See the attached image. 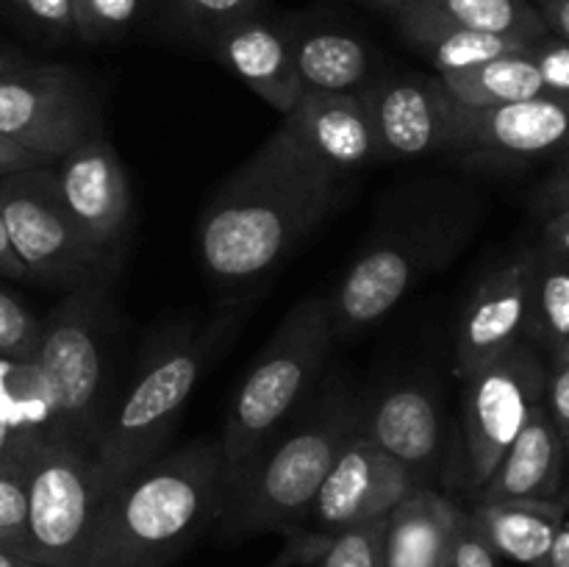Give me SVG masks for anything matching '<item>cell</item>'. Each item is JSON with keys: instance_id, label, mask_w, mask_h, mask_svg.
<instances>
[{"instance_id": "6da1fadb", "label": "cell", "mask_w": 569, "mask_h": 567, "mask_svg": "<svg viewBox=\"0 0 569 567\" xmlns=\"http://www.w3.org/2000/svg\"><path fill=\"white\" fill-rule=\"evenodd\" d=\"M342 181L278 128L211 195L198 222V253L220 287H248L276 270L342 200Z\"/></svg>"}, {"instance_id": "7a4b0ae2", "label": "cell", "mask_w": 569, "mask_h": 567, "mask_svg": "<svg viewBox=\"0 0 569 567\" xmlns=\"http://www.w3.org/2000/svg\"><path fill=\"white\" fill-rule=\"evenodd\" d=\"M222 495L217 439L159 454L109 489L81 567H167L220 520Z\"/></svg>"}, {"instance_id": "3957f363", "label": "cell", "mask_w": 569, "mask_h": 567, "mask_svg": "<svg viewBox=\"0 0 569 567\" xmlns=\"http://www.w3.org/2000/svg\"><path fill=\"white\" fill-rule=\"evenodd\" d=\"M356 417L359 409L345 392H328L309 409L295 411L226 478L220 523L228 537L300 531Z\"/></svg>"}, {"instance_id": "277c9868", "label": "cell", "mask_w": 569, "mask_h": 567, "mask_svg": "<svg viewBox=\"0 0 569 567\" xmlns=\"http://www.w3.org/2000/svg\"><path fill=\"white\" fill-rule=\"evenodd\" d=\"M328 298H306L292 306L259 359L239 384L226 426L220 454L226 478L233 476L278 428L292 420L320 376L333 345Z\"/></svg>"}, {"instance_id": "5b68a950", "label": "cell", "mask_w": 569, "mask_h": 567, "mask_svg": "<svg viewBox=\"0 0 569 567\" xmlns=\"http://www.w3.org/2000/svg\"><path fill=\"white\" fill-rule=\"evenodd\" d=\"M106 309L109 281L70 289L42 320L31 365L50 406V437L94 456L106 428Z\"/></svg>"}, {"instance_id": "8992f818", "label": "cell", "mask_w": 569, "mask_h": 567, "mask_svg": "<svg viewBox=\"0 0 569 567\" xmlns=\"http://www.w3.org/2000/svg\"><path fill=\"white\" fill-rule=\"evenodd\" d=\"M209 354L211 337L187 328L161 334L144 354L128 392L106 417L103 437L94 450V467L106 495L161 454L203 376Z\"/></svg>"}, {"instance_id": "52a82bcc", "label": "cell", "mask_w": 569, "mask_h": 567, "mask_svg": "<svg viewBox=\"0 0 569 567\" xmlns=\"http://www.w3.org/2000/svg\"><path fill=\"white\" fill-rule=\"evenodd\" d=\"M0 215L26 278L44 287L111 281L117 265L83 239L64 209L53 165L0 176Z\"/></svg>"}, {"instance_id": "ba28073f", "label": "cell", "mask_w": 569, "mask_h": 567, "mask_svg": "<svg viewBox=\"0 0 569 567\" xmlns=\"http://www.w3.org/2000/svg\"><path fill=\"white\" fill-rule=\"evenodd\" d=\"M106 493L94 456L42 437L28 467V559L81 567Z\"/></svg>"}, {"instance_id": "9c48e42d", "label": "cell", "mask_w": 569, "mask_h": 567, "mask_svg": "<svg viewBox=\"0 0 569 567\" xmlns=\"http://www.w3.org/2000/svg\"><path fill=\"white\" fill-rule=\"evenodd\" d=\"M98 133V106L70 67L31 61L0 78V137L44 165Z\"/></svg>"}, {"instance_id": "30bf717a", "label": "cell", "mask_w": 569, "mask_h": 567, "mask_svg": "<svg viewBox=\"0 0 569 567\" xmlns=\"http://www.w3.org/2000/svg\"><path fill=\"white\" fill-rule=\"evenodd\" d=\"M548 370L517 342L465 378V484L481 493L498 461L545 400Z\"/></svg>"}, {"instance_id": "8fae6325", "label": "cell", "mask_w": 569, "mask_h": 567, "mask_svg": "<svg viewBox=\"0 0 569 567\" xmlns=\"http://www.w3.org/2000/svg\"><path fill=\"white\" fill-rule=\"evenodd\" d=\"M417 487L422 484L409 467L383 454L353 428L339 445L337 459L317 489L303 528L331 537L342 528L387 517Z\"/></svg>"}, {"instance_id": "7c38bea8", "label": "cell", "mask_w": 569, "mask_h": 567, "mask_svg": "<svg viewBox=\"0 0 569 567\" xmlns=\"http://www.w3.org/2000/svg\"><path fill=\"white\" fill-rule=\"evenodd\" d=\"M53 167L70 220L92 248L120 267L131 228L133 195L114 145L98 133Z\"/></svg>"}, {"instance_id": "4fadbf2b", "label": "cell", "mask_w": 569, "mask_h": 567, "mask_svg": "<svg viewBox=\"0 0 569 567\" xmlns=\"http://www.w3.org/2000/svg\"><path fill=\"white\" fill-rule=\"evenodd\" d=\"M448 150L476 159L569 153V98L539 94L503 106H459L453 100Z\"/></svg>"}, {"instance_id": "5bb4252c", "label": "cell", "mask_w": 569, "mask_h": 567, "mask_svg": "<svg viewBox=\"0 0 569 567\" xmlns=\"http://www.w3.org/2000/svg\"><path fill=\"white\" fill-rule=\"evenodd\" d=\"M437 245L439 239L428 233H392L372 242L328 298L333 337L367 331L398 309L406 292L433 265Z\"/></svg>"}, {"instance_id": "9a60e30c", "label": "cell", "mask_w": 569, "mask_h": 567, "mask_svg": "<svg viewBox=\"0 0 569 567\" xmlns=\"http://www.w3.org/2000/svg\"><path fill=\"white\" fill-rule=\"evenodd\" d=\"M376 126L381 159H422L448 150L453 98L442 78L395 76L361 92Z\"/></svg>"}, {"instance_id": "2e32d148", "label": "cell", "mask_w": 569, "mask_h": 567, "mask_svg": "<svg viewBox=\"0 0 569 567\" xmlns=\"http://www.w3.org/2000/svg\"><path fill=\"white\" fill-rule=\"evenodd\" d=\"M537 253H522L476 287L456 328V372L467 378L520 342L528 326Z\"/></svg>"}, {"instance_id": "e0dca14e", "label": "cell", "mask_w": 569, "mask_h": 567, "mask_svg": "<svg viewBox=\"0 0 569 567\" xmlns=\"http://www.w3.org/2000/svg\"><path fill=\"white\" fill-rule=\"evenodd\" d=\"M278 128L339 181L381 159L376 126L361 92H303Z\"/></svg>"}, {"instance_id": "ac0fdd59", "label": "cell", "mask_w": 569, "mask_h": 567, "mask_svg": "<svg viewBox=\"0 0 569 567\" xmlns=\"http://www.w3.org/2000/svg\"><path fill=\"white\" fill-rule=\"evenodd\" d=\"M356 431L409 467L422 484L442 448V409L433 389L417 381L395 384L367 409H359Z\"/></svg>"}, {"instance_id": "d6986e66", "label": "cell", "mask_w": 569, "mask_h": 567, "mask_svg": "<svg viewBox=\"0 0 569 567\" xmlns=\"http://www.w3.org/2000/svg\"><path fill=\"white\" fill-rule=\"evenodd\" d=\"M209 42L217 61L281 115H287L303 94L300 78L295 72L289 31L261 17H248V20L222 28Z\"/></svg>"}, {"instance_id": "ffe728a7", "label": "cell", "mask_w": 569, "mask_h": 567, "mask_svg": "<svg viewBox=\"0 0 569 567\" xmlns=\"http://www.w3.org/2000/svg\"><path fill=\"white\" fill-rule=\"evenodd\" d=\"M567 442L550 420L545 400L531 411L522 431L498 461L478 500H553L567 467Z\"/></svg>"}, {"instance_id": "44dd1931", "label": "cell", "mask_w": 569, "mask_h": 567, "mask_svg": "<svg viewBox=\"0 0 569 567\" xmlns=\"http://www.w3.org/2000/svg\"><path fill=\"white\" fill-rule=\"evenodd\" d=\"M465 515L448 495L417 487L383 523V567H450V548Z\"/></svg>"}, {"instance_id": "7402d4cb", "label": "cell", "mask_w": 569, "mask_h": 567, "mask_svg": "<svg viewBox=\"0 0 569 567\" xmlns=\"http://www.w3.org/2000/svg\"><path fill=\"white\" fill-rule=\"evenodd\" d=\"M467 517L495 556L542 567L567 523L569 500H478Z\"/></svg>"}, {"instance_id": "603a6c76", "label": "cell", "mask_w": 569, "mask_h": 567, "mask_svg": "<svg viewBox=\"0 0 569 567\" xmlns=\"http://www.w3.org/2000/svg\"><path fill=\"white\" fill-rule=\"evenodd\" d=\"M295 72L303 92H365L372 83V50L337 28L289 31Z\"/></svg>"}, {"instance_id": "cb8c5ba5", "label": "cell", "mask_w": 569, "mask_h": 567, "mask_svg": "<svg viewBox=\"0 0 569 567\" xmlns=\"http://www.w3.org/2000/svg\"><path fill=\"white\" fill-rule=\"evenodd\" d=\"M398 22L403 28L406 39L431 61L437 76L470 70V67L487 64V61L500 59V56L526 53L531 48V42H522V39L470 31V28L426 20V17L400 14Z\"/></svg>"}, {"instance_id": "d4e9b609", "label": "cell", "mask_w": 569, "mask_h": 567, "mask_svg": "<svg viewBox=\"0 0 569 567\" xmlns=\"http://www.w3.org/2000/svg\"><path fill=\"white\" fill-rule=\"evenodd\" d=\"M400 14L426 17V20L522 39L531 44L550 37L542 14L531 0H409Z\"/></svg>"}, {"instance_id": "484cf974", "label": "cell", "mask_w": 569, "mask_h": 567, "mask_svg": "<svg viewBox=\"0 0 569 567\" xmlns=\"http://www.w3.org/2000/svg\"><path fill=\"white\" fill-rule=\"evenodd\" d=\"M37 437H50V406L37 367L0 356V461Z\"/></svg>"}, {"instance_id": "4316f807", "label": "cell", "mask_w": 569, "mask_h": 567, "mask_svg": "<svg viewBox=\"0 0 569 567\" xmlns=\"http://www.w3.org/2000/svg\"><path fill=\"white\" fill-rule=\"evenodd\" d=\"M439 78L459 106H503L548 94L542 76L531 59V48L526 53L500 56L487 64L448 72Z\"/></svg>"}, {"instance_id": "83f0119b", "label": "cell", "mask_w": 569, "mask_h": 567, "mask_svg": "<svg viewBox=\"0 0 569 567\" xmlns=\"http://www.w3.org/2000/svg\"><path fill=\"white\" fill-rule=\"evenodd\" d=\"M533 337L550 348H559L569 337V259L542 250L533 270L528 326Z\"/></svg>"}, {"instance_id": "f1b7e54d", "label": "cell", "mask_w": 569, "mask_h": 567, "mask_svg": "<svg viewBox=\"0 0 569 567\" xmlns=\"http://www.w3.org/2000/svg\"><path fill=\"white\" fill-rule=\"evenodd\" d=\"M39 439L0 461V550L28 559V467Z\"/></svg>"}, {"instance_id": "f546056e", "label": "cell", "mask_w": 569, "mask_h": 567, "mask_svg": "<svg viewBox=\"0 0 569 567\" xmlns=\"http://www.w3.org/2000/svg\"><path fill=\"white\" fill-rule=\"evenodd\" d=\"M144 0H72V26L83 42H109L139 22Z\"/></svg>"}, {"instance_id": "4dcf8cb0", "label": "cell", "mask_w": 569, "mask_h": 567, "mask_svg": "<svg viewBox=\"0 0 569 567\" xmlns=\"http://www.w3.org/2000/svg\"><path fill=\"white\" fill-rule=\"evenodd\" d=\"M383 523L387 517H376L331 534L315 567H383Z\"/></svg>"}, {"instance_id": "1f68e13d", "label": "cell", "mask_w": 569, "mask_h": 567, "mask_svg": "<svg viewBox=\"0 0 569 567\" xmlns=\"http://www.w3.org/2000/svg\"><path fill=\"white\" fill-rule=\"evenodd\" d=\"M261 0H172V14L189 31L211 39L222 28L259 14Z\"/></svg>"}, {"instance_id": "d6a6232c", "label": "cell", "mask_w": 569, "mask_h": 567, "mask_svg": "<svg viewBox=\"0 0 569 567\" xmlns=\"http://www.w3.org/2000/svg\"><path fill=\"white\" fill-rule=\"evenodd\" d=\"M42 337V320L20 300L0 289V356L11 361H31Z\"/></svg>"}, {"instance_id": "836d02e7", "label": "cell", "mask_w": 569, "mask_h": 567, "mask_svg": "<svg viewBox=\"0 0 569 567\" xmlns=\"http://www.w3.org/2000/svg\"><path fill=\"white\" fill-rule=\"evenodd\" d=\"M531 59L542 76L545 92L569 98V42L550 33L531 44Z\"/></svg>"}, {"instance_id": "e575fe53", "label": "cell", "mask_w": 569, "mask_h": 567, "mask_svg": "<svg viewBox=\"0 0 569 567\" xmlns=\"http://www.w3.org/2000/svg\"><path fill=\"white\" fill-rule=\"evenodd\" d=\"M11 11L31 22L39 31L50 37H70L76 33L72 26V0H3Z\"/></svg>"}, {"instance_id": "d590c367", "label": "cell", "mask_w": 569, "mask_h": 567, "mask_svg": "<svg viewBox=\"0 0 569 567\" xmlns=\"http://www.w3.org/2000/svg\"><path fill=\"white\" fill-rule=\"evenodd\" d=\"M328 543H331L328 534L300 528V531L289 534L287 545L264 567H315V561L326 554Z\"/></svg>"}, {"instance_id": "8d00e7d4", "label": "cell", "mask_w": 569, "mask_h": 567, "mask_svg": "<svg viewBox=\"0 0 569 567\" xmlns=\"http://www.w3.org/2000/svg\"><path fill=\"white\" fill-rule=\"evenodd\" d=\"M450 567H498V556L483 543V537L476 531L467 515L456 528L453 548H450Z\"/></svg>"}, {"instance_id": "74e56055", "label": "cell", "mask_w": 569, "mask_h": 567, "mask_svg": "<svg viewBox=\"0 0 569 567\" xmlns=\"http://www.w3.org/2000/svg\"><path fill=\"white\" fill-rule=\"evenodd\" d=\"M545 409L550 420L559 428L561 439L569 448V361L553 359V370L548 372L545 381Z\"/></svg>"}, {"instance_id": "f35d334b", "label": "cell", "mask_w": 569, "mask_h": 567, "mask_svg": "<svg viewBox=\"0 0 569 567\" xmlns=\"http://www.w3.org/2000/svg\"><path fill=\"white\" fill-rule=\"evenodd\" d=\"M537 203H539V209L548 211V215L567 209L569 206V153H567V159L559 165V170H556L553 176H550L548 181L539 187Z\"/></svg>"}, {"instance_id": "ab89813d", "label": "cell", "mask_w": 569, "mask_h": 567, "mask_svg": "<svg viewBox=\"0 0 569 567\" xmlns=\"http://www.w3.org/2000/svg\"><path fill=\"white\" fill-rule=\"evenodd\" d=\"M542 248L548 253L567 256L569 259V206L561 211H553L542 231Z\"/></svg>"}, {"instance_id": "60d3db41", "label": "cell", "mask_w": 569, "mask_h": 567, "mask_svg": "<svg viewBox=\"0 0 569 567\" xmlns=\"http://www.w3.org/2000/svg\"><path fill=\"white\" fill-rule=\"evenodd\" d=\"M537 11L553 37L569 42V0H537Z\"/></svg>"}, {"instance_id": "b9f144b4", "label": "cell", "mask_w": 569, "mask_h": 567, "mask_svg": "<svg viewBox=\"0 0 569 567\" xmlns=\"http://www.w3.org/2000/svg\"><path fill=\"white\" fill-rule=\"evenodd\" d=\"M37 165H44V161H39L37 156L26 153L22 148L11 145L9 139L0 137V176L14 170H26V167H37Z\"/></svg>"}, {"instance_id": "7bdbcfd3", "label": "cell", "mask_w": 569, "mask_h": 567, "mask_svg": "<svg viewBox=\"0 0 569 567\" xmlns=\"http://www.w3.org/2000/svg\"><path fill=\"white\" fill-rule=\"evenodd\" d=\"M0 276L14 278V281H22V278H26V267L17 259L14 248H11L9 242V233H6L3 215H0Z\"/></svg>"}, {"instance_id": "ee69618b", "label": "cell", "mask_w": 569, "mask_h": 567, "mask_svg": "<svg viewBox=\"0 0 569 567\" xmlns=\"http://www.w3.org/2000/svg\"><path fill=\"white\" fill-rule=\"evenodd\" d=\"M542 567H569V517L561 526V531L556 534L553 548H550L548 559H545Z\"/></svg>"}, {"instance_id": "f6af8a7d", "label": "cell", "mask_w": 569, "mask_h": 567, "mask_svg": "<svg viewBox=\"0 0 569 567\" xmlns=\"http://www.w3.org/2000/svg\"><path fill=\"white\" fill-rule=\"evenodd\" d=\"M26 64H31V61H28L22 53H17V50H11V48H0V78L9 76V72H14V70H20V67H26Z\"/></svg>"}, {"instance_id": "bcb514c9", "label": "cell", "mask_w": 569, "mask_h": 567, "mask_svg": "<svg viewBox=\"0 0 569 567\" xmlns=\"http://www.w3.org/2000/svg\"><path fill=\"white\" fill-rule=\"evenodd\" d=\"M0 567H44V565H39V561H31V559H22V556H17V554H6V550H0Z\"/></svg>"}, {"instance_id": "7dc6e473", "label": "cell", "mask_w": 569, "mask_h": 567, "mask_svg": "<svg viewBox=\"0 0 569 567\" xmlns=\"http://www.w3.org/2000/svg\"><path fill=\"white\" fill-rule=\"evenodd\" d=\"M367 3L378 6V9H387V11H392V14L398 17L400 11H403V6L409 3V0H367Z\"/></svg>"}, {"instance_id": "c3c4849f", "label": "cell", "mask_w": 569, "mask_h": 567, "mask_svg": "<svg viewBox=\"0 0 569 567\" xmlns=\"http://www.w3.org/2000/svg\"><path fill=\"white\" fill-rule=\"evenodd\" d=\"M553 354H556V359H565V361H569V337L565 339V342L559 345V348L553 350Z\"/></svg>"}]
</instances>
